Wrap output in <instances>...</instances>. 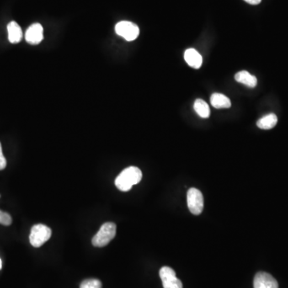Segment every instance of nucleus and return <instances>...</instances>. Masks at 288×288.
Here are the masks:
<instances>
[{
  "instance_id": "nucleus-1",
  "label": "nucleus",
  "mask_w": 288,
  "mask_h": 288,
  "mask_svg": "<svg viewBox=\"0 0 288 288\" xmlns=\"http://www.w3.org/2000/svg\"><path fill=\"white\" fill-rule=\"evenodd\" d=\"M141 170L136 167H129L124 169L114 181L116 188L121 192H128L133 186L138 184L142 179Z\"/></svg>"
},
{
  "instance_id": "nucleus-2",
  "label": "nucleus",
  "mask_w": 288,
  "mask_h": 288,
  "mask_svg": "<svg viewBox=\"0 0 288 288\" xmlns=\"http://www.w3.org/2000/svg\"><path fill=\"white\" fill-rule=\"evenodd\" d=\"M116 235V225L114 223H105L98 233L92 239V245L96 247H105Z\"/></svg>"
},
{
  "instance_id": "nucleus-3",
  "label": "nucleus",
  "mask_w": 288,
  "mask_h": 288,
  "mask_svg": "<svg viewBox=\"0 0 288 288\" xmlns=\"http://www.w3.org/2000/svg\"><path fill=\"white\" fill-rule=\"evenodd\" d=\"M51 230L44 224H35L31 230V244L34 247H41L51 236Z\"/></svg>"
},
{
  "instance_id": "nucleus-4",
  "label": "nucleus",
  "mask_w": 288,
  "mask_h": 288,
  "mask_svg": "<svg viewBox=\"0 0 288 288\" xmlns=\"http://www.w3.org/2000/svg\"><path fill=\"white\" fill-rule=\"evenodd\" d=\"M115 32L127 41H133L139 36L140 28L136 24L129 21H121L115 26Z\"/></svg>"
},
{
  "instance_id": "nucleus-5",
  "label": "nucleus",
  "mask_w": 288,
  "mask_h": 288,
  "mask_svg": "<svg viewBox=\"0 0 288 288\" xmlns=\"http://www.w3.org/2000/svg\"><path fill=\"white\" fill-rule=\"evenodd\" d=\"M204 196L200 191L191 188L188 192V206L193 215H199L204 210Z\"/></svg>"
},
{
  "instance_id": "nucleus-6",
  "label": "nucleus",
  "mask_w": 288,
  "mask_h": 288,
  "mask_svg": "<svg viewBox=\"0 0 288 288\" xmlns=\"http://www.w3.org/2000/svg\"><path fill=\"white\" fill-rule=\"evenodd\" d=\"M160 276L163 288H183V284L176 277V272L169 267H162L160 271Z\"/></svg>"
},
{
  "instance_id": "nucleus-7",
  "label": "nucleus",
  "mask_w": 288,
  "mask_h": 288,
  "mask_svg": "<svg viewBox=\"0 0 288 288\" xmlns=\"http://www.w3.org/2000/svg\"><path fill=\"white\" fill-rule=\"evenodd\" d=\"M26 41L32 45L41 43L44 39V28L40 23H34L28 28L25 34Z\"/></svg>"
},
{
  "instance_id": "nucleus-8",
  "label": "nucleus",
  "mask_w": 288,
  "mask_h": 288,
  "mask_svg": "<svg viewBox=\"0 0 288 288\" xmlns=\"http://www.w3.org/2000/svg\"><path fill=\"white\" fill-rule=\"evenodd\" d=\"M254 288H279V284L270 274L258 272L255 276Z\"/></svg>"
},
{
  "instance_id": "nucleus-9",
  "label": "nucleus",
  "mask_w": 288,
  "mask_h": 288,
  "mask_svg": "<svg viewBox=\"0 0 288 288\" xmlns=\"http://www.w3.org/2000/svg\"><path fill=\"white\" fill-rule=\"evenodd\" d=\"M184 60L189 66L194 69L200 68L203 64V58L196 50L188 49L184 53Z\"/></svg>"
},
{
  "instance_id": "nucleus-10",
  "label": "nucleus",
  "mask_w": 288,
  "mask_h": 288,
  "mask_svg": "<svg viewBox=\"0 0 288 288\" xmlns=\"http://www.w3.org/2000/svg\"><path fill=\"white\" fill-rule=\"evenodd\" d=\"M8 39L12 44H18L23 39V31L18 23L12 21L7 25Z\"/></svg>"
},
{
  "instance_id": "nucleus-11",
  "label": "nucleus",
  "mask_w": 288,
  "mask_h": 288,
  "mask_svg": "<svg viewBox=\"0 0 288 288\" xmlns=\"http://www.w3.org/2000/svg\"><path fill=\"white\" fill-rule=\"evenodd\" d=\"M235 79L237 82L252 88L256 87L257 85V79L256 76H252L247 71H240L236 74Z\"/></svg>"
},
{
  "instance_id": "nucleus-12",
  "label": "nucleus",
  "mask_w": 288,
  "mask_h": 288,
  "mask_svg": "<svg viewBox=\"0 0 288 288\" xmlns=\"http://www.w3.org/2000/svg\"><path fill=\"white\" fill-rule=\"evenodd\" d=\"M210 103L211 105L217 109L221 108H231V100L226 96L220 93H215L210 97Z\"/></svg>"
},
{
  "instance_id": "nucleus-13",
  "label": "nucleus",
  "mask_w": 288,
  "mask_h": 288,
  "mask_svg": "<svg viewBox=\"0 0 288 288\" xmlns=\"http://www.w3.org/2000/svg\"><path fill=\"white\" fill-rule=\"evenodd\" d=\"M278 123V118L274 114H267L262 117L257 122V126L263 130H270L275 127Z\"/></svg>"
},
{
  "instance_id": "nucleus-14",
  "label": "nucleus",
  "mask_w": 288,
  "mask_h": 288,
  "mask_svg": "<svg viewBox=\"0 0 288 288\" xmlns=\"http://www.w3.org/2000/svg\"><path fill=\"white\" fill-rule=\"evenodd\" d=\"M194 109L197 114L202 118H208L210 116V108L208 103L203 99H196L194 102Z\"/></svg>"
},
{
  "instance_id": "nucleus-15",
  "label": "nucleus",
  "mask_w": 288,
  "mask_h": 288,
  "mask_svg": "<svg viewBox=\"0 0 288 288\" xmlns=\"http://www.w3.org/2000/svg\"><path fill=\"white\" fill-rule=\"evenodd\" d=\"M80 288H102V283L97 279H88L82 281Z\"/></svg>"
},
{
  "instance_id": "nucleus-16",
  "label": "nucleus",
  "mask_w": 288,
  "mask_h": 288,
  "mask_svg": "<svg viewBox=\"0 0 288 288\" xmlns=\"http://www.w3.org/2000/svg\"><path fill=\"white\" fill-rule=\"evenodd\" d=\"M12 223V218L8 213L0 210V224L3 226H10Z\"/></svg>"
},
{
  "instance_id": "nucleus-17",
  "label": "nucleus",
  "mask_w": 288,
  "mask_h": 288,
  "mask_svg": "<svg viewBox=\"0 0 288 288\" xmlns=\"http://www.w3.org/2000/svg\"><path fill=\"white\" fill-rule=\"evenodd\" d=\"M7 167V160L2 154V145L0 143V171L3 170Z\"/></svg>"
},
{
  "instance_id": "nucleus-18",
  "label": "nucleus",
  "mask_w": 288,
  "mask_h": 288,
  "mask_svg": "<svg viewBox=\"0 0 288 288\" xmlns=\"http://www.w3.org/2000/svg\"><path fill=\"white\" fill-rule=\"evenodd\" d=\"M244 1L252 5H257L261 2V0H244Z\"/></svg>"
},
{
  "instance_id": "nucleus-19",
  "label": "nucleus",
  "mask_w": 288,
  "mask_h": 288,
  "mask_svg": "<svg viewBox=\"0 0 288 288\" xmlns=\"http://www.w3.org/2000/svg\"><path fill=\"white\" fill-rule=\"evenodd\" d=\"M2 268V260H1V258H0V269Z\"/></svg>"
}]
</instances>
